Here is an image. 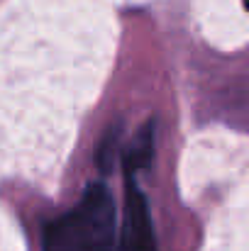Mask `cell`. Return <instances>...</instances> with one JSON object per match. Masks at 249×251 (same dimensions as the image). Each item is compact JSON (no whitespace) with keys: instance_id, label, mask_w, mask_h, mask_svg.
Masks as SVG:
<instances>
[{"instance_id":"cell-2","label":"cell","mask_w":249,"mask_h":251,"mask_svg":"<svg viewBox=\"0 0 249 251\" xmlns=\"http://www.w3.org/2000/svg\"><path fill=\"white\" fill-rule=\"evenodd\" d=\"M117 251H159L147 195L139 190L132 171H125V215Z\"/></svg>"},{"instance_id":"cell-3","label":"cell","mask_w":249,"mask_h":251,"mask_svg":"<svg viewBox=\"0 0 249 251\" xmlns=\"http://www.w3.org/2000/svg\"><path fill=\"white\" fill-rule=\"evenodd\" d=\"M154 139H157V129H154V120H152V122H144L137 129V134H135V139H132V144L125 154L122 168L139 173L142 168L149 166L152 159H154Z\"/></svg>"},{"instance_id":"cell-4","label":"cell","mask_w":249,"mask_h":251,"mask_svg":"<svg viewBox=\"0 0 249 251\" xmlns=\"http://www.w3.org/2000/svg\"><path fill=\"white\" fill-rule=\"evenodd\" d=\"M117 127H115V132L110 129L108 132V139L100 144V151H98V161H100V166L103 171H108V166L112 164V156H115V149H117Z\"/></svg>"},{"instance_id":"cell-1","label":"cell","mask_w":249,"mask_h":251,"mask_svg":"<svg viewBox=\"0 0 249 251\" xmlns=\"http://www.w3.org/2000/svg\"><path fill=\"white\" fill-rule=\"evenodd\" d=\"M117 212L105 183L85 188L81 202L49 220L42 251H117Z\"/></svg>"},{"instance_id":"cell-5","label":"cell","mask_w":249,"mask_h":251,"mask_svg":"<svg viewBox=\"0 0 249 251\" xmlns=\"http://www.w3.org/2000/svg\"><path fill=\"white\" fill-rule=\"evenodd\" d=\"M245 5H247V10H249V0H245Z\"/></svg>"}]
</instances>
